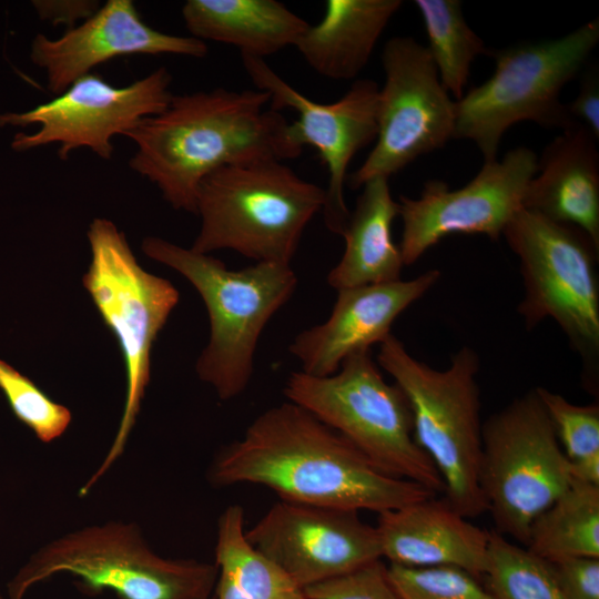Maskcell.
Instances as JSON below:
<instances>
[{"instance_id": "1", "label": "cell", "mask_w": 599, "mask_h": 599, "mask_svg": "<svg viewBox=\"0 0 599 599\" xmlns=\"http://www.w3.org/2000/svg\"><path fill=\"white\" fill-rule=\"evenodd\" d=\"M207 478L217 487L264 486L286 501L377 514L436 496L380 471L343 435L291 402L264 410L241 438L223 446Z\"/></svg>"}, {"instance_id": "2", "label": "cell", "mask_w": 599, "mask_h": 599, "mask_svg": "<svg viewBox=\"0 0 599 599\" xmlns=\"http://www.w3.org/2000/svg\"><path fill=\"white\" fill-rule=\"evenodd\" d=\"M266 105L268 93L257 89L173 94L162 112L124 135L136 146L129 166L173 209L196 214L199 186L215 170L302 154L285 116Z\"/></svg>"}, {"instance_id": "3", "label": "cell", "mask_w": 599, "mask_h": 599, "mask_svg": "<svg viewBox=\"0 0 599 599\" xmlns=\"http://www.w3.org/2000/svg\"><path fill=\"white\" fill-rule=\"evenodd\" d=\"M142 251L182 274L206 306L210 338L195 365L199 378L222 400L240 396L251 382L263 329L298 284L291 265L255 263L229 270L209 254L156 236H146Z\"/></svg>"}, {"instance_id": "4", "label": "cell", "mask_w": 599, "mask_h": 599, "mask_svg": "<svg viewBox=\"0 0 599 599\" xmlns=\"http://www.w3.org/2000/svg\"><path fill=\"white\" fill-rule=\"evenodd\" d=\"M325 190L278 160L215 170L200 184L201 227L191 250H232L256 263L291 265L302 235L323 210Z\"/></svg>"}, {"instance_id": "5", "label": "cell", "mask_w": 599, "mask_h": 599, "mask_svg": "<svg viewBox=\"0 0 599 599\" xmlns=\"http://www.w3.org/2000/svg\"><path fill=\"white\" fill-rule=\"evenodd\" d=\"M378 365L405 394L414 436L444 483V497L466 518L487 512L478 481L481 454L477 353L464 346L438 370L414 358L393 334L380 344Z\"/></svg>"}, {"instance_id": "6", "label": "cell", "mask_w": 599, "mask_h": 599, "mask_svg": "<svg viewBox=\"0 0 599 599\" xmlns=\"http://www.w3.org/2000/svg\"><path fill=\"white\" fill-rule=\"evenodd\" d=\"M69 573L87 595L110 590L120 599H209L215 564L155 554L133 522L87 526L38 549L8 583L9 599H24L34 585Z\"/></svg>"}, {"instance_id": "7", "label": "cell", "mask_w": 599, "mask_h": 599, "mask_svg": "<svg viewBox=\"0 0 599 599\" xmlns=\"http://www.w3.org/2000/svg\"><path fill=\"white\" fill-rule=\"evenodd\" d=\"M518 256L524 297L517 311L527 329L552 318L582 363L581 382L599 389V246L581 229L520 209L504 229Z\"/></svg>"}, {"instance_id": "8", "label": "cell", "mask_w": 599, "mask_h": 599, "mask_svg": "<svg viewBox=\"0 0 599 599\" xmlns=\"http://www.w3.org/2000/svg\"><path fill=\"white\" fill-rule=\"evenodd\" d=\"M283 394L343 435L380 471L444 493L439 473L415 439L405 394L384 379L370 349L349 355L329 376L293 372Z\"/></svg>"}, {"instance_id": "9", "label": "cell", "mask_w": 599, "mask_h": 599, "mask_svg": "<svg viewBox=\"0 0 599 599\" xmlns=\"http://www.w3.org/2000/svg\"><path fill=\"white\" fill-rule=\"evenodd\" d=\"M598 41L595 19L557 39L488 50L494 73L456 101L454 139L473 141L485 162H491L504 133L518 122L561 131L577 124L560 94Z\"/></svg>"}, {"instance_id": "10", "label": "cell", "mask_w": 599, "mask_h": 599, "mask_svg": "<svg viewBox=\"0 0 599 599\" xmlns=\"http://www.w3.org/2000/svg\"><path fill=\"white\" fill-rule=\"evenodd\" d=\"M91 263L82 283L103 323L115 336L126 374L119 428L100 467L81 487L85 496L122 455L150 380L151 351L180 295L165 278L138 263L123 232L106 219L88 230Z\"/></svg>"}, {"instance_id": "11", "label": "cell", "mask_w": 599, "mask_h": 599, "mask_svg": "<svg viewBox=\"0 0 599 599\" xmlns=\"http://www.w3.org/2000/svg\"><path fill=\"white\" fill-rule=\"evenodd\" d=\"M478 481L495 531L525 546L532 521L570 486V463L535 388L483 424Z\"/></svg>"}, {"instance_id": "12", "label": "cell", "mask_w": 599, "mask_h": 599, "mask_svg": "<svg viewBox=\"0 0 599 599\" xmlns=\"http://www.w3.org/2000/svg\"><path fill=\"white\" fill-rule=\"evenodd\" d=\"M382 63L377 136L363 164L348 174L351 189L389 179L454 139L456 101L441 84L427 47L412 37H394L384 45Z\"/></svg>"}, {"instance_id": "13", "label": "cell", "mask_w": 599, "mask_h": 599, "mask_svg": "<svg viewBox=\"0 0 599 599\" xmlns=\"http://www.w3.org/2000/svg\"><path fill=\"white\" fill-rule=\"evenodd\" d=\"M171 82L165 67L124 87H114L91 72L50 101L23 112L0 113V128L38 125L32 133L19 132L13 136L14 151L58 143L61 160L81 148L111 160L115 135H125L143 119L167 106L173 95Z\"/></svg>"}, {"instance_id": "14", "label": "cell", "mask_w": 599, "mask_h": 599, "mask_svg": "<svg viewBox=\"0 0 599 599\" xmlns=\"http://www.w3.org/2000/svg\"><path fill=\"white\" fill-rule=\"evenodd\" d=\"M536 153L519 146L500 161L485 162L465 186L449 190L438 180L427 181L420 196H400L403 221L399 250L404 265L414 264L428 248L454 233L484 234L497 241L521 209L528 182L537 171Z\"/></svg>"}, {"instance_id": "15", "label": "cell", "mask_w": 599, "mask_h": 599, "mask_svg": "<svg viewBox=\"0 0 599 599\" xmlns=\"http://www.w3.org/2000/svg\"><path fill=\"white\" fill-rule=\"evenodd\" d=\"M244 70L257 88L270 95L275 111L293 109L292 142L301 150L316 149L328 172L323 216L326 227L343 235L349 219L344 186L352 159L377 136L378 84L369 79L355 81L337 101L319 103L306 98L283 80L264 59L241 55Z\"/></svg>"}, {"instance_id": "16", "label": "cell", "mask_w": 599, "mask_h": 599, "mask_svg": "<svg viewBox=\"0 0 599 599\" xmlns=\"http://www.w3.org/2000/svg\"><path fill=\"white\" fill-rule=\"evenodd\" d=\"M245 536L302 590L382 559L376 528L354 510L280 499Z\"/></svg>"}, {"instance_id": "17", "label": "cell", "mask_w": 599, "mask_h": 599, "mask_svg": "<svg viewBox=\"0 0 599 599\" xmlns=\"http://www.w3.org/2000/svg\"><path fill=\"white\" fill-rule=\"evenodd\" d=\"M209 52L206 42L153 29L132 0H108L94 14L55 39L38 33L30 59L44 70L48 90L58 95L92 69L134 54H176L196 59Z\"/></svg>"}, {"instance_id": "18", "label": "cell", "mask_w": 599, "mask_h": 599, "mask_svg": "<svg viewBox=\"0 0 599 599\" xmlns=\"http://www.w3.org/2000/svg\"><path fill=\"white\" fill-rule=\"evenodd\" d=\"M440 272L389 283L368 284L337 291L329 317L298 333L290 344L302 372L313 376L336 373L349 355L370 349L392 334L395 319L433 287Z\"/></svg>"}, {"instance_id": "19", "label": "cell", "mask_w": 599, "mask_h": 599, "mask_svg": "<svg viewBox=\"0 0 599 599\" xmlns=\"http://www.w3.org/2000/svg\"><path fill=\"white\" fill-rule=\"evenodd\" d=\"M375 528L382 559L390 565L451 566L477 578L485 573L489 531L468 521L445 497L380 512Z\"/></svg>"}, {"instance_id": "20", "label": "cell", "mask_w": 599, "mask_h": 599, "mask_svg": "<svg viewBox=\"0 0 599 599\" xmlns=\"http://www.w3.org/2000/svg\"><path fill=\"white\" fill-rule=\"evenodd\" d=\"M598 140L577 123L544 150L521 207L586 232L599 246Z\"/></svg>"}, {"instance_id": "21", "label": "cell", "mask_w": 599, "mask_h": 599, "mask_svg": "<svg viewBox=\"0 0 599 599\" xmlns=\"http://www.w3.org/2000/svg\"><path fill=\"white\" fill-rule=\"evenodd\" d=\"M400 0H328L322 20L294 45L319 75L355 79L366 67Z\"/></svg>"}, {"instance_id": "22", "label": "cell", "mask_w": 599, "mask_h": 599, "mask_svg": "<svg viewBox=\"0 0 599 599\" xmlns=\"http://www.w3.org/2000/svg\"><path fill=\"white\" fill-rule=\"evenodd\" d=\"M182 18L191 37L234 45L264 59L295 45L309 26L276 0H187Z\"/></svg>"}, {"instance_id": "23", "label": "cell", "mask_w": 599, "mask_h": 599, "mask_svg": "<svg viewBox=\"0 0 599 599\" xmlns=\"http://www.w3.org/2000/svg\"><path fill=\"white\" fill-rule=\"evenodd\" d=\"M362 187L342 235L344 253L326 278L336 291L398 281L404 266L393 240L398 202L392 196L388 179L375 177Z\"/></svg>"}, {"instance_id": "24", "label": "cell", "mask_w": 599, "mask_h": 599, "mask_svg": "<svg viewBox=\"0 0 599 599\" xmlns=\"http://www.w3.org/2000/svg\"><path fill=\"white\" fill-rule=\"evenodd\" d=\"M215 586L234 599H305L303 590L245 536L244 511L231 505L217 520Z\"/></svg>"}, {"instance_id": "25", "label": "cell", "mask_w": 599, "mask_h": 599, "mask_svg": "<svg viewBox=\"0 0 599 599\" xmlns=\"http://www.w3.org/2000/svg\"><path fill=\"white\" fill-rule=\"evenodd\" d=\"M525 548L547 562L599 558V486L572 478L532 521Z\"/></svg>"}, {"instance_id": "26", "label": "cell", "mask_w": 599, "mask_h": 599, "mask_svg": "<svg viewBox=\"0 0 599 599\" xmlns=\"http://www.w3.org/2000/svg\"><path fill=\"white\" fill-rule=\"evenodd\" d=\"M424 22L427 47L446 91L464 95L474 60L487 54L484 41L468 26L458 0H415Z\"/></svg>"}, {"instance_id": "27", "label": "cell", "mask_w": 599, "mask_h": 599, "mask_svg": "<svg viewBox=\"0 0 599 599\" xmlns=\"http://www.w3.org/2000/svg\"><path fill=\"white\" fill-rule=\"evenodd\" d=\"M484 576L497 599H567L547 561L495 530Z\"/></svg>"}, {"instance_id": "28", "label": "cell", "mask_w": 599, "mask_h": 599, "mask_svg": "<svg viewBox=\"0 0 599 599\" xmlns=\"http://www.w3.org/2000/svg\"><path fill=\"white\" fill-rule=\"evenodd\" d=\"M535 389L570 463L572 478L599 486V404L576 405L547 388Z\"/></svg>"}, {"instance_id": "29", "label": "cell", "mask_w": 599, "mask_h": 599, "mask_svg": "<svg viewBox=\"0 0 599 599\" xmlns=\"http://www.w3.org/2000/svg\"><path fill=\"white\" fill-rule=\"evenodd\" d=\"M0 390L13 415L42 443L59 438L69 427L72 414L51 399L32 379L0 359Z\"/></svg>"}, {"instance_id": "30", "label": "cell", "mask_w": 599, "mask_h": 599, "mask_svg": "<svg viewBox=\"0 0 599 599\" xmlns=\"http://www.w3.org/2000/svg\"><path fill=\"white\" fill-rule=\"evenodd\" d=\"M387 577L400 599H497L477 577L457 567L389 564Z\"/></svg>"}, {"instance_id": "31", "label": "cell", "mask_w": 599, "mask_h": 599, "mask_svg": "<svg viewBox=\"0 0 599 599\" xmlns=\"http://www.w3.org/2000/svg\"><path fill=\"white\" fill-rule=\"evenodd\" d=\"M305 599H400L387 577V566L377 559L339 577L303 590Z\"/></svg>"}, {"instance_id": "32", "label": "cell", "mask_w": 599, "mask_h": 599, "mask_svg": "<svg viewBox=\"0 0 599 599\" xmlns=\"http://www.w3.org/2000/svg\"><path fill=\"white\" fill-rule=\"evenodd\" d=\"M567 599H599V558L548 562Z\"/></svg>"}, {"instance_id": "33", "label": "cell", "mask_w": 599, "mask_h": 599, "mask_svg": "<svg viewBox=\"0 0 599 599\" xmlns=\"http://www.w3.org/2000/svg\"><path fill=\"white\" fill-rule=\"evenodd\" d=\"M571 118L599 139V72L591 65L581 78L577 97L567 104Z\"/></svg>"}, {"instance_id": "34", "label": "cell", "mask_w": 599, "mask_h": 599, "mask_svg": "<svg viewBox=\"0 0 599 599\" xmlns=\"http://www.w3.org/2000/svg\"><path fill=\"white\" fill-rule=\"evenodd\" d=\"M32 6L41 20L64 24L69 30L94 14L101 4L95 0H34Z\"/></svg>"}, {"instance_id": "35", "label": "cell", "mask_w": 599, "mask_h": 599, "mask_svg": "<svg viewBox=\"0 0 599 599\" xmlns=\"http://www.w3.org/2000/svg\"><path fill=\"white\" fill-rule=\"evenodd\" d=\"M209 599H214V597L212 596V597H211V598H209Z\"/></svg>"}, {"instance_id": "36", "label": "cell", "mask_w": 599, "mask_h": 599, "mask_svg": "<svg viewBox=\"0 0 599 599\" xmlns=\"http://www.w3.org/2000/svg\"><path fill=\"white\" fill-rule=\"evenodd\" d=\"M0 599H3V598L0 596Z\"/></svg>"}]
</instances>
